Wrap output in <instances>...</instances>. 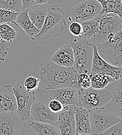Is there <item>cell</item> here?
I'll use <instances>...</instances> for the list:
<instances>
[{
  "label": "cell",
  "instance_id": "cell-1",
  "mask_svg": "<svg viewBox=\"0 0 122 135\" xmlns=\"http://www.w3.org/2000/svg\"><path fill=\"white\" fill-rule=\"evenodd\" d=\"M79 74L73 67L61 66L52 61L40 65V79L47 89L69 87L80 88L77 83Z\"/></svg>",
  "mask_w": 122,
  "mask_h": 135
},
{
  "label": "cell",
  "instance_id": "cell-2",
  "mask_svg": "<svg viewBox=\"0 0 122 135\" xmlns=\"http://www.w3.org/2000/svg\"><path fill=\"white\" fill-rule=\"evenodd\" d=\"M66 26L65 14L62 8L57 5H51L47 9L42 29L32 40L43 41L58 37Z\"/></svg>",
  "mask_w": 122,
  "mask_h": 135
},
{
  "label": "cell",
  "instance_id": "cell-3",
  "mask_svg": "<svg viewBox=\"0 0 122 135\" xmlns=\"http://www.w3.org/2000/svg\"><path fill=\"white\" fill-rule=\"evenodd\" d=\"M69 44L73 51V67L79 74L84 73L89 75L94 56V44L88 40L80 38L77 41L76 38L71 39Z\"/></svg>",
  "mask_w": 122,
  "mask_h": 135
},
{
  "label": "cell",
  "instance_id": "cell-4",
  "mask_svg": "<svg viewBox=\"0 0 122 135\" xmlns=\"http://www.w3.org/2000/svg\"><path fill=\"white\" fill-rule=\"evenodd\" d=\"M111 90L105 87L97 89L90 87L80 88L78 90V99L76 105L87 110L101 108L110 100Z\"/></svg>",
  "mask_w": 122,
  "mask_h": 135
},
{
  "label": "cell",
  "instance_id": "cell-5",
  "mask_svg": "<svg viewBox=\"0 0 122 135\" xmlns=\"http://www.w3.org/2000/svg\"><path fill=\"white\" fill-rule=\"evenodd\" d=\"M91 135H101L105 129L122 120L112 112L101 108L88 110Z\"/></svg>",
  "mask_w": 122,
  "mask_h": 135
},
{
  "label": "cell",
  "instance_id": "cell-6",
  "mask_svg": "<svg viewBox=\"0 0 122 135\" xmlns=\"http://www.w3.org/2000/svg\"><path fill=\"white\" fill-rule=\"evenodd\" d=\"M122 31L110 35L104 42L96 45L97 50L104 54L112 65L122 67Z\"/></svg>",
  "mask_w": 122,
  "mask_h": 135
},
{
  "label": "cell",
  "instance_id": "cell-7",
  "mask_svg": "<svg viewBox=\"0 0 122 135\" xmlns=\"http://www.w3.org/2000/svg\"><path fill=\"white\" fill-rule=\"evenodd\" d=\"M120 31H122V18L114 14H109L100 19L98 33L88 40L97 45L104 42L110 35Z\"/></svg>",
  "mask_w": 122,
  "mask_h": 135
},
{
  "label": "cell",
  "instance_id": "cell-8",
  "mask_svg": "<svg viewBox=\"0 0 122 135\" xmlns=\"http://www.w3.org/2000/svg\"><path fill=\"white\" fill-rule=\"evenodd\" d=\"M26 124L16 112L0 113V135H27Z\"/></svg>",
  "mask_w": 122,
  "mask_h": 135
},
{
  "label": "cell",
  "instance_id": "cell-9",
  "mask_svg": "<svg viewBox=\"0 0 122 135\" xmlns=\"http://www.w3.org/2000/svg\"><path fill=\"white\" fill-rule=\"evenodd\" d=\"M12 90L16 102V113L25 121L30 119V110L32 103L35 101V90L28 91L21 84L15 85Z\"/></svg>",
  "mask_w": 122,
  "mask_h": 135
},
{
  "label": "cell",
  "instance_id": "cell-10",
  "mask_svg": "<svg viewBox=\"0 0 122 135\" xmlns=\"http://www.w3.org/2000/svg\"><path fill=\"white\" fill-rule=\"evenodd\" d=\"M70 10L73 20L81 23L97 16L100 13L102 7L97 0H85L76 4Z\"/></svg>",
  "mask_w": 122,
  "mask_h": 135
},
{
  "label": "cell",
  "instance_id": "cell-11",
  "mask_svg": "<svg viewBox=\"0 0 122 135\" xmlns=\"http://www.w3.org/2000/svg\"><path fill=\"white\" fill-rule=\"evenodd\" d=\"M90 73L109 75L115 80L122 78V67L112 65L99 55L96 45L94 44V56Z\"/></svg>",
  "mask_w": 122,
  "mask_h": 135
},
{
  "label": "cell",
  "instance_id": "cell-12",
  "mask_svg": "<svg viewBox=\"0 0 122 135\" xmlns=\"http://www.w3.org/2000/svg\"><path fill=\"white\" fill-rule=\"evenodd\" d=\"M105 87L111 90V98L110 100L101 108L112 112L122 119V78L109 83Z\"/></svg>",
  "mask_w": 122,
  "mask_h": 135
},
{
  "label": "cell",
  "instance_id": "cell-13",
  "mask_svg": "<svg viewBox=\"0 0 122 135\" xmlns=\"http://www.w3.org/2000/svg\"><path fill=\"white\" fill-rule=\"evenodd\" d=\"M69 106L65 105L64 109L58 114L56 126L60 135H76L74 110Z\"/></svg>",
  "mask_w": 122,
  "mask_h": 135
},
{
  "label": "cell",
  "instance_id": "cell-14",
  "mask_svg": "<svg viewBox=\"0 0 122 135\" xmlns=\"http://www.w3.org/2000/svg\"><path fill=\"white\" fill-rule=\"evenodd\" d=\"M58 114L51 111L44 102L35 101L31 107L30 119L34 121L56 125Z\"/></svg>",
  "mask_w": 122,
  "mask_h": 135
},
{
  "label": "cell",
  "instance_id": "cell-15",
  "mask_svg": "<svg viewBox=\"0 0 122 135\" xmlns=\"http://www.w3.org/2000/svg\"><path fill=\"white\" fill-rule=\"evenodd\" d=\"M17 102L10 84L0 87V113L16 112Z\"/></svg>",
  "mask_w": 122,
  "mask_h": 135
},
{
  "label": "cell",
  "instance_id": "cell-16",
  "mask_svg": "<svg viewBox=\"0 0 122 135\" xmlns=\"http://www.w3.org/2000/svg\"><path fill=\"white\" fill-rule=\"evenodd\" d=\"M76 135H91V129L88 110L75 105L73 108Z\"/></svg>",
  "mask_w": 122,
  "mask_h": 135
},
{
  "label": "cell",
  "instance_id": "cell-17",
  "mask_svg": "<svg viewBox=\"0 0 122 135\" xmlns=\"http://www.w3.org/2000/svg\"><path fill=\"white\" fill-rule=\"evenodd\" d=\"M79 89L73 87L53 89L51 93L50 99L58 100L64 105H76Z\"/></svg>",
  "mask_w": 122,
  "mask_h": 135
},
{
  "label": "cell",
  "instance_id": "cell-18",
  "mask_svg": "<svg viewBox=\"0 0 122 135\" xmlns=\"http://www.w3.org/2000/svg\"><path fill=\"white\" fill-rule=\"evenodd\" d=\"M27 135H59L57 126L52 124L42 123L31 120L27 121Z\"/></svg>",
  "mask_w": 122,
  "mask_h": 135
},
{
  "label": "cell",
  "instance_id": "cell-19",
  "mask_svg": "<svg viewBox=\"0 0 122 135\" xmlns=\"http://www.w3.org/2000/svg\"><path fill=\"white\" fill-rule=\"evenodd\" d=\"M51 60L54 63L65 67H73L74 64L73 51L69 44L60 47L52 55Z\"/></svg>",
  "mask_w": 122,
  "mask_h": 135
},
{
  "label": "cell",
  "instance_id": "cell-20",
  "mask_svg": "<svg viewBox=\"0 0 122 135\" xmlns=\"http://www.w3.org/2000/svg\"><path fill=\"white\" fill-rule=\"evenodd\" d=\"M16 22L18 26H20L32 40L40 31L36 28L30 19L28 15V9H21L18 12L16 18Z\"/></svg>",
  "mask_w": 122,
  "mask_h": 135
},
{
  "label": "cell",
  "instance_id": "cell-21",
  "mask_svg": "<svg viewBox=\"0 0 122 135\" xmlns=\"http://www.w3.org/2000/svg\"><path fill=\"white\" fill-rule=\"evenodd\" d=\"M28 9V15L33 25L40 30L42 29L47 13V9L43 5H37Z\"/></svg>",
  "mask_w": 122,
  "mask_h": 135
},
{
  "label": "cell",
  "instance_id": "cell-22",
  "mask_svg": "<svg viewBox=\"0 0 122 135\" xmlns=\"http://www.w3.org/2000/svg\"><path fill=\"white\" fill-rule=\"evenodd\" d=\"M104 15L99 14L94 18L82 22V33L80 37L82 40H88L98 33L99 27V21Z\"/></svg>",
  "mask_w": 122,
  "mask_h": 135
},
{
  "label": "cell",
  "instance_id": "cell-23",
  "mask_svg": "<svg viewBox=\"0 0 122 135\" xmlns=\"http://www.w3.org/2000/svg\"><path fill=\"white\" fill-rule=\"evenodd\" d=\"M101 5L102 10L100 14L106 15L114 14L122 18V0H97Z\"/></svg>",
  "mask_w": 122,
  "mask_h": 135
},
{
  "label": "cell",
  "instance_id": "cell-24",
  "mask_svg": "<svg viewBox=\"0 0 122 135\" xmlns=\"http://www.w3.org/2000/svg\"><path fill=\"white\" fill-rule=\"evenodd\" d=\"M89 76L91 81V87L97 89L104 88L109 83L115 80L111 76L103 74L90 73Z\"/></svg>",
  "mask_w": 122,
  "mask_h": 135
},
{
  "label": "cell",
  "instance_id": "cell-25",
  "mask_svg": "<svg viewBox=\"0 0 122 135\" xmlns=\"http://www.w3.org/2000/svg\"><path fill=\"white\" fill-rule=\"evenodd\" d=\"M1 39L6 42H12L16 37L15 29L7 23L0 24Z\"/></svg>",
  "mask_w": 122,
  "mask_h": 135
},
{
  "label": "cell",
  "instance_id": "cell-26",
  "mask_svg": "<svg viewBox=\"0 0 122 135\" xmlns=\"http://www.w3.org/2000/svg\"><path fill=\"white\" fill-rule=\"evenodd\" d=\"M22 7L21 0H0V8L19 12Z\"/></svg>",
  "mask_w": 122,
  "mask_h": 135
},
{
  "label": "cell",
  "instance_id": "cell-27",
  "mask_svg": "<svg viewBox=\"0 0 122 135\" xmlns=\"http://www.w3.org/2000/svg\"><path fill=\"white\" fill-rule=\"evenodd\" d=\"M18 14V12L0 8V24L11 23L17 26L16 18Z\"/></svg>",
  "mask_w": 122,
  "mask_h": 135
},
{
  "label": "cell",
  "instance_id": "cell-28",
  "mask_svg": "<svg viewBox=\"0 0 122 135\" xmlns=\"http://www.w3.org/2000/svg\"><path fill=\"white\" fill-rule=\"evenodd\" d=\"M40 81V78H36L35 76L30 75L26 79L23 86L28 91L35 90L38 86Z\"/></svg>",
  "mask_w": 122,
  "mask_h": 135
},
{
  "label": "cell",
  "instance_id": "cell-29",
  "mask_svg": "<svg viewBox=\"0 0 122 135\" xmlns=\"http://www.w3.org/2000/svg\"><path fill=\"white\" fill-rule=\"evenodd\" d=\"M101 135H122V120L111 126L104 131Z\"/></svg>",
  "mask_w": 122,
  "mask_h": 135
},
{
  "label": "cell",
  "instance_id": "cell-30",
  "mask_svg": "<svg viewBox=\"0 0 122 135\" xmlns=\"http://www.w3.org/2000/svg\"><path fill=\"white\" fill-rule=\"evenodd\" d=\"M77 83L81 88H87L91 87V81L89 75L84 73L79 74Z\"/></svg>",
  "mask_w": 122,
  "mask_h": 135
},
{
  "label": "cell",
  "instance_id": "cell-31",
  "mask_svg": "<svg viewBox=\"0 0 122 135\" xmlns=\"http://www.w3.org/2000/svg\"><path fill=\"white\" fill-rule=\"evenodd\" d=\"M69 31L74 36H78L80 38L81 36L82 33V26L80 22L76 21L71 22L69 28Z\"/></svg>",
  "mask_w": 122,
  "mask_h": 135
},
{
  "label": "cell",
  "instance_id": "cell-32",
  "mask_svg": "<svg viewBox=\"0 0 122 135\" xmlns=\"http://www.w3.org/2000/svg\"><path fill=\"white\" fill-rule=\"evenodd\" d=\"M48 107L52 112L58 113L64 109L65 105L58 100L51 99L50 100Z\"/></svg>",
  "mask_w": 122,
  "mask_h": 135
},
{
  "label": "cell",
  "instance_id": "cell-33",
  "mask_svg": "<svg viewBox=\"0 0 122 135\" xmlns=\"http://www.w3.org/2000/svg\"><path fill=\"white\" fill-rule=\"evenodd\" d=\"M9 48L7 42L4 40H0V65L4 61L9 51Z\"/></svg>",
  "mask_w": 122,
  "mask_h": 135
},
{
  "label": "cell",
  "instance_id": "cell-34",
  "mask_svg": "<svg viewBox=\"0 0 122 135\" xmlns=\"http://www.w3.org/2000/svg\"><path fill=\"white\" fill-rule=\"evenodd\" d=\"M63 8L67 10H70L76 4L85 0H55Z\"/></svg>",
  "mask_w": 122,
  "mask_h": 135
},
{
  "label": "cell",
  "instance_id": "cell-35",
  "mask_svg": "<svg viewBox=\"0 0 122 135\" xmlns=\"http://www.w3.org/2000/svg\"><path fill=\"white\" fill-rule=\"evenodd\" d=\"M22 7L21 9H25L30 8L36 5L35 0H21Z\"/></svg>",
  "mask_w": 122,
  "mask_h": 135
},
{
  "label": "cell",
  "instance_id": "cell-36",
  "mask_svg": "<svg viewBox=\"0 0 122 135\" xmlns=\"http://www.w3.org/2000/svg\"><path fill=\"white\" fill-rule=\"evenodd\" d=\"M35 4L37 5H44L48 3V0H35Z\"/></svg>",
  "mask_w": 122,
  "mask_h": 135
},
{
  "label": "cell",
  "instance_id": "cell-37",
  "mask_svg": "<svg viewBox=\"0 0 122 135\" xmlns=\"http://www.w3.org/2000/svg\"><path fill=\"white\" fill-rule=\"evenodd\" d=\"M0 40H1V36H0Z\"/></svg>",
  "mask_w": 122,
  "mask_h": 135
}]
</instances>
